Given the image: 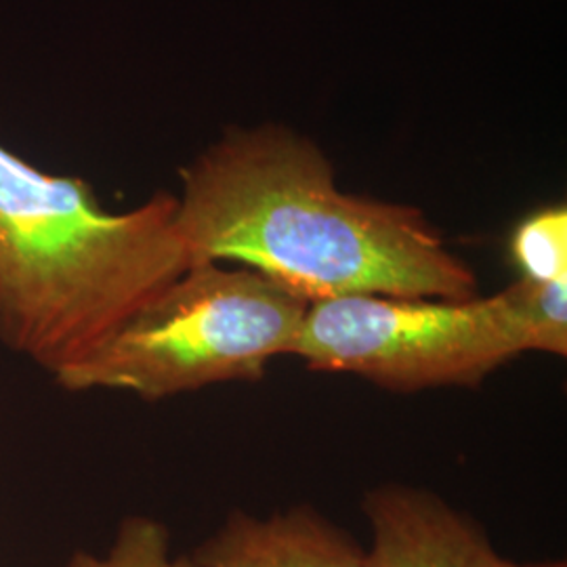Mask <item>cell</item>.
<instances>
[{"instance_id": "3", "label": "cell", "mask_w": 567, "mask_h": 567, "mask_svg": "<svg viewBox=\"0 0 567 567\" xmlns=\"http://www.w3.org/2000/svg\"><path fill=\"white\" fill-rule=\"evenodd\" d=\"M309 303L255 269L198 264L53 381L70 393L122 391L161 402L259 381L290 355Z\"/></svg>"}, {"instance_id": "2", "label": "cell", "mask_w": 567, "mask_h": 567, "mask_svg": "<svg viewBox=\"0 0 567 567\" xmlns=\"http://www.w3.org/2000/svg\"><path fill=\"white\" fill-rule=\"evenodd\" d=\"M192 267L177 196L112 213L81 177L0 145V344L51 377Z\"/></svg>"}, {"instance_id": "5", "label": "cell", "mask_w": 567, "mask_h": 567, "mask_svg": "<svg viewBox=\"0 0 567 567\" xmlns=\"http://www.w3.org/2000/svg\"><path fill=\"white\" fill-rule=\"evenodd\" d=\"M362 511L372 540L368 567H519L494 548L471 515L426 487H372Z\"/></svg>"}, {"instance_id": "8", "label": "cell", "mask_w": 567, "mask_h": 567, "mask_svg": "<svg viewBox=\"0 0 567 567\" xmlns=\"http://www.w3.org/2000/svg\"><path fill=\"white\" fill-rule=\"evenodd\" d=\"M511 257L522 280L536 284L567 278V208L555 204L526 217L511 236Z\"/></svg>"}, {"instance_id": "6", "label": "cell", "mask_w": 567, "mask_h": 567, "mask_svg": "<svg viewBox=\"0 0 567 567\" xmlns=\"http://www.w3.org/2000/svg\"><path fill=\"white\" fill-rule=\"evenodd\" d=\"M189 559L196 567H368L365 548L309 505L267 517L236 508Z\"/></svg>"}, {"instance_id": "7", "label": "cell", "mask_w": 567, "mask_h": 567, "mask_svg": "<svg viewBox=\"0 0 567 567\" xmlns=\"http://www.w3.org/2000/svg\"><path fill=\"white\" fill-rule=\"evenodd\" d=\"M524 351L567 353V278L536 284L517 280L507 288Z\"/></svg>"}, {"instance_id": "1", "label": "cell", "mask_w": 567, "mask_h": 567, "mask_svg": "<svg viewBox=\"0 0 567 567\" xmlns=\"http://www.w3.org/2000/svg\"><path fill=\"white\" fill-rule=\"evenodd\" d=\"M192 265L238 264L318 303L351 295L468 301L477 276L416 206L347 194L290 126H236L179 171Z\"/></svg>"}, {"instance_id": "4", "label": "cell", "mask_w": 567, "mask_h": 567, "mask_svg": "<svg viewBox=\"0 0 567 567\" xmlns=\"http://www.w3.org/2000/svg\"><path fill=\"white\" fill-rule=\"evenodd\" d=\"M524 353L507 288L468 301L351 295L309 303L290 351L313 372L400 393L477 386Z\"/></svg>"}, {"instance_id": "9", "label": "cell", "mask_w": 567, "mask_h": 567, "mask_svg": "<svg viewBox=\"0 0 567 567\" xmlns=\"http://www.w3.org/2000/svg\"><path fill=\"white\" fill-rule=\"evenodd\" d=\"M65 567H196L189 557L173 555L171 534L163 522L131 515L122 519L105 555L79 550Z\"/></svg>"}, {"instance_id": "10", "label": "cell", "mask_w": 567, "mask_h": 567, "mask_svg": "<svg viewBox=\"0 0 567 567\" xmlns=\"http://www.w3.org/2000/svg\"><path fill=\"white\" fill-rule=\"evenodd\" d=\"M519 567H567L566 561H540V564H526Z\"/></svg>"}]
</instances>
